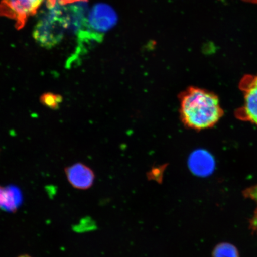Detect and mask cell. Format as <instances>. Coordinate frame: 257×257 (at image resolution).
Here are the masks:
<instances>
[{"label": "cell", "instance_id": "obj_11", "mask_svg": "<svg viewBox=\"0 0 257 257\" xmlns=\"http://www.w3.org/2000/svg\"><path fill=\"white\" fill-rule=\"evenodd\" d=\"M86 0H46V5L48 6H53L59 3L62 5L72 4V3L85 2Z\"/></svg>", "mask_w": 257, "mask_h": 257}, {"label": "cell", "instance_id": "obj_1", "mask_svg": "<svg viewBox=\"0 0 257 257\" xmlns=\"http://www.w3.org/2000/svg\"><path fill=\"white\" fill-rule=\"evenodd\" d=\"M85 2L62 5L59 3L42 11L35 25L34 38L41 46L51 48L62 41L69 31L77 33L88 14Z\"/></svg>", "mask_w": 257, "mask_h": 257}, {"label": "cell", "instance_id": "obj_5", "mask_svg": "<svg viewBox=\"0 0 257 257\" xmlns=\"http://www.w3.org/2000/svg\"><path fill=\"white\" fill-rule=\"evenodd\" d=\"M240 88L243 92L244 102L237 111V117L257 125V75L244 76Z\"/></svg>", "mask_w": 257, "mask_h": 257}, {"label": "cell", "instance_id": "obj_6", "mask_svg": "<svg viewBox=\"0 0 257 257\" xmlns=\"http://www.w3.org/2000/svg\"><path fill=\"white\" fill-rule=\"evenodd\" d=\"M66 174L70 185L79 190H86L94 184V173L88 167L82 164H76L67 168Z\"/></svg>", "mask_w": 257, "mask_h": 257}, {"label": "cell", "instance_id": "obj_8", "mask_svg": "<svg viewBox=\"0 0 257 257\" xmlns=\"http://www.w3.org/2000/svg\"><path fill=\"white\" fill-rule=\"evenodd\" d=\"M213 257H239L238 250L232 244L221 243L215 247Z\"/></svg>", "mask_w": 257, "mask_h": 257}, {"label": "cell", "instance_id": "obj_12", "mask_svg": "<svg viewBox=\"0 0 257 257\" xmlns=\"http://www.w3.org/2000/svg\"><path fill=\"white\" fill-rule=\"evenodd\" d=\"M244 1L253 3H257V0H244Z\"/></svg>", "mask_w": 257, "mask_h": 257}, {"label": "cell", "instance_id": "obj_10", "mask_svg": "<svg viewBox=\"0 0 257 257\" xmlns=\"http://www.w3.org/2000/svg\"><path fill=\"white\" fill-rule=\"evenodd\" d=\"M40 99L42 104L48 108L56 109L62 102V96L49 92L42 95Z\"/></svg>", "mask_w": 257, "mask_h": 257}, {"label": "cell", "instance_id": "obj_4", "mask_svg": "<svg viewBox=\"0 0 257 257\" xmlns=\"http://www.w3.org/2000/svg\"><path fill=\"white\" fill-rule=\"evenodd\" d=\"M44 0H1L0 16L15 22L16 29L21 30L28 19L37 14Z\"/></svg>", "mask_w": 257, "mask_h": 257}, {"label": "cell", "instance_id": "obj_13", "mask_svg": "<svg viewBox=\"0 0 257 257\" xmlns=\"http://www.w3.org/2000/svg\"><path fill=\"white\" fill-rule=\"evenodd\" d=\"M18 257H32V256L29 255L25 254V255H20Z\"/></svg>", "mask_w": 257, "mask_h": 257}, {"label": "cell", "instance_id": "obj_3", "mask_svg": "<svg viewBox=\"0 0 257 257\" xmlns=\"http://www.w3.org/2000/svg\"><path fill=\"white\" fill-rule=\"evenodd\" d=\"M116 21V14L110 6L102 3L93 6L76 34L77 55L85 52L86 47L93 42L100 43Z\"/></svg>", "mask_w": 257, "mask_h": 257}, {"label": "cell", "instance_id": "obj_2", "mask_svg": "<svg viewBox=\"0 0 257 257\" xmlns=\"http://www.w3.org/2000/svg\"><path fill=\"white\" fill-rule=\"evenodd\" d=\"M179 101L182 123L193 130L213 127L223 115L218 96L207 90L191 86L181 93Z\"/></svg>", "mask_w": 257, "mask_h": 257}, {"label": "cell", "instance_id": "obj_9", "mask_svg": "<svg viewBox=\"0 0 257 257\" xmlns=\"http://www.w3.org/2000/svg\"><path fill=\"white\" fill-rule=\"evenodd\" d=\"M243 195L245 197L254 201L257 205V185L247 189L243 192ZM250 229L252 230L253 233L257 234V207L254 214L250 221Z\"/></svg>", "mask_w": 257, "mask_h": 257}, {"label": "cell", "instance_id": "obj_7", "mask_svg": "<svg viewBox=\"0 0 257 257\" xmlns=\"http://www.w3.org/2000/svg\"><path fill=\"white\" fill-rule=\"evenodd\" d=\"M21 202V193L17 188L0 185V210L15 213Z\"/></svg>", "mask_w": 257, "mask_h": 257}]
</instances>
